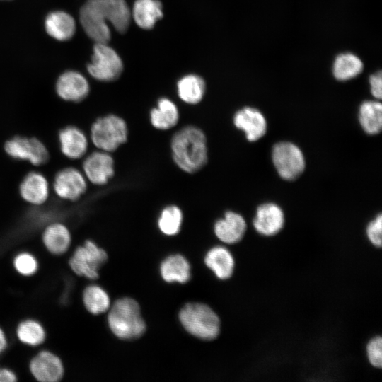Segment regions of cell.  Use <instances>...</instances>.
I'll use <instances>...</instances> for the list:
<instances>
[{
    "label": "cell",
    "instance_id": "6da1fadb",
    "mask_svg": "<svg viewBox=\"0 0 382 382\" xmlns=\"http://www.w3.org/2000/svg\"><path fill=\"white\" fill-rule=\"evenodd\" d=\"M131 18V11L125 0H87L79 13L85 33L96 43L110 41L108 22L122 34L128 30Z\"/></svg>",
    "mask_w": 382,
    "mask_h": 382
},
{
    "label": "cell",
    "instance_id": "7a4b0ae2",
    "mask_svg": "<svg viewBox=\"0 0 382 382\" xmlns=\"http://www.w3.org/2000/svg\"><path fill=\"white\" fill-rule=\"evenodd\" d=\"M172 159L182 171L194 174L208 162L207 139L204 132L195 125L181 127L170 139Z\"/></svg>",
    "mask_w": 382,
    "mask_h": 382
},
{
    "label": "cell",
    "instance_id": "3957f363",
    "mask_svg": "<svg viewBox=\"0 0 382 382\" xmlns=\"http://www.w3.org/2000/svg\"><path fill=\"white\" fill-rule=\"evenodd\" d=\"M108 325L115 336L123 340L141 337L146 331V323L137 301L124 297L117 299L108 310Z\"/></svg>",
    "mask_w": 382,
    "mask_h": 382
},
{
    "label": "cell",
    "instance_id": "277c9868",
    "mask_svg": "<svg viewBox=\"0 0 382 382\" xmlns=\"http://www.w3.org/2000/svg\"><path fill=\"white\" fill-rule=\"evenodd\" d=\"M179 320L188 333L200 340H214L220 332L218 315L202 303H186L179 312Z\"/></svg>",
    "mask_w": 382,
    "mask_h": 382
},
{
    "label": "cell",
    "instance_id": "5b68a950",
    "mask_svg": "<svg viewBox=\"0 0 382 382\" xmlns=\"http://www.w3.org/2000/svg\"><path fill=\"white\" fill-rule=\"evenodd\" d=\"M89 137L97 149L112 153L127 141L129 127L124 118L110 113L92 123Z\"/></svg>",
    "mask_w": 382,
    "mask_h": 382
},
{
    "label": "cell",
    "instance_id": "8992f818",
    "mask_svg": "<svg viewBox=\"0 0 382 382\" xmlns=\"http://www.w3.org/2000/svg\"><path fill=\"white\" fill-rule=\"evenodd\" d=\"M108 258L104 249L94 241L86 240L75 249L68 263L73 272L78 276L95 280L99 277V270Z\"/></svg>",
    "mask_w": 382,
    "mask_h": 382
},
{
    "label": "cell",
    "instance_id": "52a82bcc",
    "mask_svg": "<svg viewBox=\"0 0 382 382\" xmlns=\"http://www.w3.org/2000/svg\"><path fill=\"white\" fill-rule=\"evenodd\" d=\"M87 69L95 79L103 82L117 80L123 71V63L117 52L108 43L94 45L91 62Z\"/></svg>",
    "mask_w": 382,
    "mask_h": 382
},
{
    "label": "cell",
    "instance_id": "ba28073f",
    "mask_svg": "<svg viewBox=\"0 0 382 382\" xmlns=\"http://www.w3.org/2000/svg\"><path fill=\"white\" fill-rule=\"evenodd\" d=\"M272 158L279 176L286 180L296 179L305 168V158L301 150L291 142L276 144L272 149Z\"/></svg>",
    "mask_w": 382,
    "mask_h": 382
},
{
    "label": "cell",
    "instance_id": "9c48e42d",
    "mask_svg": "<svg viewBox=\"0 0 382 382\" xmlns=\"http://www.w3.org/2000/svg\"><path fill=\"white\" fill-rule=\"evenodd\" d=\"M4 149L13 159L28 161L35 166L45 164L49 158L46 146L35 137H13L4 143Z\"/></svg>",
    "mask_w": 382,
    "mask_h": 382
},
{
    "label": "cell",
    "instance_id": "30bf717a",
    "mask_svg": "<svg viewBox=\"0 0 382 382\" xmlns=\"http://www.w3.org/2000/svg\"><path fill=\"white\" fill-rule=\"evenodd\" d=\"M88 181L83 172L67 167L57 172L52 183V190L59 199L76 201L86 192Z\"/></svg>",
    "mask_w": 382,
    "mask_h": 382
},
{
    "label": "cell",
    "instance_id": "8fae6325",
    "mask_svg": "<svg viewBox=\"0 0 382 382\" xmlns=\"http://www.w3.org/2000/svg\"><path fill=\"white\" fill-rule=\"evenodd\" d=\"M115 160L111 153L97 149L88 154L82 163L83 173L93 185H106L115 175Z\"/></svg>",
    "mask_w": 382,
    "mask_h": 382
},
{
    "label": "cell",
    "instance_id": "7c38bea8",
    "mask_svg": "<svg viewBox=\"0 0 382 382\" xmlns=\"http://www.w3.org/2000/svg\"><path fill=\"white\" fill-rule=\"evenodd\" d=\"M33 377L40 382H57L64 375V366L62 359L49 350H41L29 363Z\"/></svg>",
    "mask_w": 382,
    "mask_h": 382
},
{
    "label": "cell",
    "instance_id": "4fadbf2b",
    "mask_svg": "<svg viewBox=\"0 0 382 382\" xmlns=\"http://www.w3.org/2000/svg\"><path fill=\"white\" fill-rule=\"evenodd\" d=\"M18 191L25 202L37 207L47 201L50 187L47 179L42 173L30 171L21 181Z\"/></svg>",
    "mask_w": 382,
    "mask_h": 382
},
{
    "label": "cell",
    "instance_id": "5bb4252c",
    "mask_svg": "<svg viewBox=\"0 0 382 382\" xmlns=\"http://www.w3.org/2000/svg\"><path fill=\"white\" fill-rule=\"evenodd\" d=\"M87 79L80 73L68 71L63 73L56 83V92L59 97L68 102L78 103L89 93Z\"/></svg>",
    "mask_w": 382,
    "mask_h": 382
},
{
    "label": "cell",
    "instance_id": "9a60e30c",
    "mask_svg": "<svg viewBox=\"0 0 382 382\" xmlns=\"http://www.w3.org/2000/svg\"><path fill=\"white\" fill-rule=\"evenodd\" d=\"M58 140L61 152L71 160L80 159L87 153L88 138L78 127L69 125L60 129Z\"/></svg>",
    "mask_w": 382,
    "mask_h": 382
},
{
    "label": "cell",
    "instance_id": "2e32d148",
    "mask_svg": "<svg viewBox=\"0 0 382 382\" xmlns=\"http://www.w3.org/2000/svg\"><path fill=\"white\" fill-rule=\"evenodd\" d=\"M284 224V212L274 203H265L260 205L253 221L255 231L265 236L278 233L283 228Z\"/></svg>",
    "mask_w": 382,
    "mask_h": 382
},
{
    "label": "cell",
    "instance_id": "e0dca14e",
    "mask_svg": "<svg viewBox=\"0 0 382 382\" xmlns=\"http://www.w3.org/2000/svg\"><path fill=\"white\" fill-rule=\"evenodd\" d=\"M233 122L238 129L242 130L249 141H255L262 137L267 130V122L258 110L245 107L238 110L233 116Z\"/></svg>",
    "mask_w": 382,
    "mask_h": 382
},
{
    "label": "cell",
    "instance_id": "ac0fdd59",
    "mask_svg": "<svg viewBox=\"0 0 382 382\" xmlns=\"http://www.w3.org/2000/svg\"><path fill=\"white\" fill-rule=\"evenodd\" d=\"M247 224L238 213L227 211L214 224L215 236L223 243L235 244L241 241L246 231Z\"/></svg>",
    "mask_w": 382,
    "mask_h": 382
},
{
    "label": "cell",
    "instance_id": "d6986e66",
    "mask_svg": "<svg viewBox=\"0 0 382 382\" xmlns=\"http://www.w3.org/2000/svg\"><path fill=\"white\" fill-rule=\"evenodd\" d=\"M42 241L50 253L54 255H62L66 253L71 246V234L64 224L53 222L44 228Z\"/></svg>",
    "mask_w": 382,
    "mask_h": 382
},
{
    "label": "cell",
    "instance_id": "ffe728a7",
    "mask_svg": "<svg viewBox=\"0 0 382 382\" xmlns=\"http://www.w3.org/2000/svg\"><path fill=\"white\" fill-rule=\"evenodd\" d=\"M149 122L156 129L169 130L177 125L180 112L177 105L167 97L158 98L155 107L149 111Z\"/></svg>",
    "mask_w": 382,
    "mask_h": 382
},
{
    "label": "cell",
    "instance_id": "44dd1931",
    "mask_svg": "<svg viewBox=\"0 0 382 382\" xmlns=\"http://www.w3.org/2000/svg\"><path fill=\"white\" fill-rule=\"evenodd\" d=\"M204 263L219 279H228L233 274L235 260L231 252L225 247L212 248L204 257Z\"/></svg>",
    "mask_w": 382,
    "mask_h": 382
},
{
    "label": "cell",
    "instance_id": "7402d4cb",
    "mask_svg": "<svg viewBox=\"0 0 382 382\" xmlns=\"http://www.w3.org/2000/svg\"><path fill=\"white\" fill-rule=\"evenodd\" d=\"M131 16L139 28L150 30L163 16L162 4L158 0H136Z\"/></svg>",
    "mask_w": 382,
    "mask_h": 382
},
{
    "label": "cell",
    "instance_id": "603a6c76",
    "mask_svg": "<svg viewBox=\"0 0 382 382\" xmlns=\"http://www.w3.org/2000/svg\"><path fill=\"white\" fill-rule=\"evenodd\" d=\"M190 265L180 254L167 257L161 264L160 272L163 279L168 283H187L191 277Z\"/></svg>",
    "mask_w": 382,
    "mask_h": 382
},
{
    "label": "cell",
    "instance_id": "cb8c5ba5",
    "mask_svg": "<svg viewBox=\"0 0 382 382\" xmlns=\"http://www.w3.org/2000/svg\"><path fill=\"white\" fill-rule=\"evenodd\" d=\"M45 27L48 35L59 41L70 39L76 30L74 18L61 11H53L48 14L45 21Z\"/></svg>",
    "mask_w": 382,
    "mask_h": 382
},
{
    "label": "cell",
    "instance_id": "d4e9b609",
    "mask_svg": "<svg viewBox=\"0 0 382 382\" xmlns=\"http://www.w3.org/2000/svg\"><path fill=\"white\" fill-rule=\"evenodd\" d=\"M179 98L188 105L199 103L206 92L204 80L196 74H187L180 78L176 85Z\"/></svg>",
    "mask_w": 382,
    "mask_h": 382
},
{
    "label": "cell",
    "instance_id": "484cf974",
    "mask_svg": "<svg viewBox=\"0 0 382 382\" xmlns=\"http://www.w3.org/2000/svg\"><path fill=\"white\" fill-rule=\"evenodd\" d=\"M359 120L363 129L369 134H376L382 127V105L375 100L361 103L359 111Z\"/></svg>",
    "mask_w": 382,
    "mask_h": 382
},
{
    "label": "cell",
    "instance_id": "4316f807",
    "mask_svg": "<svg viewBox=\"0 0 382 382\" xmlns=\"http://www.w3.org/2000/svg\"><path fill=\"white\" fill-rule=\"evenodd\" d=\"M364 68L363 62L352 53L339 54L335 59L332 73L339 81H347L358 76Z\"/></svg>",
    "mask_w": 382,
    "mask_h": 382
},
{
    "label": "cell",
    "instance_id": "83f0119b",
    "mask_svg": "<svg viewBox=\"0 0 382 382\" xmlns=\"http://www.w3.org/2000/svg\"><path fill=\"white\" fill-rule=\"evenodd\" d=\"M82 301L85 308L93 315L104 313L110 307L109 295L96 284L88 285L83 289Z\"/></svg>",
    "mask_w": 382,
    "mask_h": 382
},
{
    "label": "cell",
    "instance_id": "f1b7e54d",
    "mask_svg": "<svg viewBox=\"0 0 382 382\" xmlns=\"http://www.w3.org/2000/svg\"><path fill=\"white\" fill-rule=\"evenodd\" d=\"M183 222V212L179 206L168 204L160 212L157 225L160 231L168 236L177 235Z\"/></svg>",
    "mask_w": 382,
    "mask_h": 382
},
{
    "label": "cell",
    "instance_id": "f546056e",
    "mask_svg": "<svg viewBox=\"0 0 382 382\" xmlns=\"http://www.w3.org/2000/svg\"><path fill=\"white\" fill-rule=\"evenodd\" d=\"M18 340L24 345L37 347L42 345L46 338L43 325L35 319H25L19 323L16 330Z\"/></svg>",
    "mask_w": 382,
    "mask_h": 382
},
{
    "label": "cell",
    "instance_id": "4dcf8cb0",
    "mask_svg": "<svg viewBox=\"0 0 382 382\" xmlns=\"http://www.w3.org/2000/svg\"><path fill=\"white\" fill-rule=\"evenodd\" d=\"M13 265L15 270L24 277L32 276L38 270L37 258L32 253L26 251L18 253L13 258Z\"/></svg>",
    "mask_w": 382,
    "mask_h": 382
},
{
    "label": "cell",
    "instance_id": "1f68e13d",
    "mask_svg": "<svg viewBox=\"0 0 382 382\" xmlns=\"http://www.w3.org/2000/svg\"><path fill=\"white\" fill-rule=\"evenodd\" d=\"M367 359L370 364L381 369L382 366V339L381 336H376L371 339L366 348Z\"/></svg>",
    "mask_w": 382,
    "mask_h": 382
},
{
    "label": "cell",
    "instance_id": "d6a6232c",
    "mask_svg": "<svg viewBox=\"0 0 382 382\" xmlns=\"http://www.w3.org/2000/svg\"><path fill=\"white\" fill-rule=\"evenodd\" d=\"M382 216L378 214L366 227V236L369 241L376 247H381L382 243Z\"/></svg>",
    "mask_w": 382,
    "mask_h": 382
},
{
    "label": "cell",
    "instance_id": "836d02e7",
    "mask_svg": "<svg viewBox=\"0 0 382 382\" xmlns=\"http://www.w3.org/2000/svg\"><path fill=\"white\" fill-rule=\"evenodd\" d=\"M369 84L372 96L375 98L380 100L382 96V79L381 71H378L370 76Z\"/></svg>",
    "mask_w": 382,
    "mask_h": 382
},
{
    "label": "cell",
    "instance_id": "e575fe53",
    "mask_svg": "<svg viewBox=\"0 0 382 382\" xmlns=\"http://www.w3.org/2000/svg\"><path fill=\"white\" fill-rule=\"evenodd\" d=\"M17 381V376L11 369L0 367V382H14Z\"/></svg>",
    "mask_w": 382,
    "mask_h": 382
},
{
    "label": "cell",
    "instance_id": "d590c367",
    "mask_svg": "<svg viewBox=\"0 0 382 382\" xmlns=\"http://www.w3.org/2000/svg\"><path fill=\"white\" fill-rule=\"evenodd\" d=\"M8 346V340L4 330L0 327V354L6 350Z\"/></svg>",
    "mask_w": 382,
    "mask_h": 382
}]
</instances>
